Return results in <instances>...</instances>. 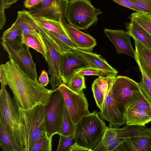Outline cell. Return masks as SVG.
I'll return each instance as SVG.
<instances>
[{
	"mask_svg": "<svg viewBox=\"0 0 151 151\" xmlns=\"http://www.w3.org/2000/svg\"><path fill=\"white\" fill-rule=\"evenodd\" d=\"M5 83L11 90L19 108L29 109L38 104L46 105L52 89L42 86L24 73L12 61L0 65Z\"/></svg>",
	"mask_w": 151,
	"mask_h": 151,
	"instance_id": "1",
	"label": "cell"
},
{
	"mask_svg": "<svg viewBox=\"0 0 151 151\" xmlns=\"http://www.w3.org/2000/svg\"><path fill=\"white\" fill-rule=\"evenodd\" d=\"M19 111L25 151H32L37 141L47 133L45 106L38 104L27 109L19 108Z\"/></svg>",
	"mask_w": 151,
	"mask_h": 151,
	"instance_id": "2",
	"label": "cell"
},
{
	"mask_svg": "<svg viewBox=\"0 0 151 151\" xmlns=\"http://www.w3.org/2000/svg\"><path fill=\"white\" fill-rule=\"evenodd\" d=\"M107 128L97 112L94 111L83 117L76 124V143L93 151L101 141Z\"/></svg>",
	"mask_w": 151,
	"mask_h": 151,
	"instance_id": "3",
	"label": "cell"
},
{
	"mask_svg": "<svg viewBox=\"0 0 151 151\" xmlns=\"http://www.w3.org/2000/svg\"><path fill=\"white\" fill-rule=\"evenodd\" d=\"M0 121L15 142L25 150L19 107L6 88L0 91Z\"/></svg>",
	"mask_w": 151,
	"mask_h": 151,
	"instance_id": "4",
	"label": "cell"
},
{
	"mask_svg": "<svg viewBox=\"0 0 151 151\" xmlns=\"http://www.w3.org/2000/svg\"><path fill=\"white\" fill-rule=\"evenodd\" d=\"M121 143L114 151H151V129L145 126L126 124L116 128Z\"/></svg>",
	"mask_w": 151,
	"mask_h": 151,
	"instance_id": "5",
	"label": "cell"
},
{
	"mask_svg": "<svg viewBox=\"0 0 151 151\" xmlns=\"http://www.w3.org/2000/svg\"><path fill=\"white\" fill-rule=\"evenodd\" d=\"M103 12L94 7L89 0L68 1L66 18L69 24L81 30L96 24L98 16Z\"/></svg>",
	"mask_w": 151,
	"mask_h": 151,
	"instance_id": "6",
	"label": "cell"
},
{
	"mask_svg": "<svg viewBox=\"0 0 151 151\" xmlns=\"http://www.w3.org/2000/svg\"><path fill=\"white\" fill-rule=\"evenodd\" d=\"M65 104L62 93L57 87L52 90L48 102L45 106L46 127L51 136L59 134Z\"/></svg>",
	"mask_w": 151,
	"mask_h": 151,
	"instance_id": "7",
	"label": "cell"
},
{
	"mask_svg": "<svg viewBox=\"0 0 151 151\" xmlns=\"http://www.w3.org/2000/svg\"><path fill=\"white\" fill-rule=\"evenodd\" d=\"M1 44L7 53L10 60L14 62L30 78L37 81L36 64L32 60L29 47L23 42L20 45H14L1 41Z\"/></svg>",
	"mask_w": 151,
	"mask_h": 151,
	"instance_id": "8",
	"label": "cell"
},
{
	"mask_svg": "<svg viewBox=\"0 0 151 151\" xmlns=\"http://www.w3.org/2000/svg\"><path fill=\"white\" fill-rule=\"evenodd\" d=\"M58 87L63 95L66 106L73 123L76 124L84 116L90 113L88 104L84 93H76L62 83Z\"/></svg>",
	"mask_w": 151,
	"mask_h": 151,
	"instance_id": "9",
	"label": "cell"
},
{
	"mask_svg": "<svg viewBox=\"0 0 151 151\" xmlns=\"http://www.w3.org/2000/svg\"><path fill=\"white\" fill-rule=\"evenodd\" d=\"M111 86L104 92V98L102 109L98 114L102 120L109 122V127L116 128L126 124L125 107L124 105L119 103L113 98Z\"/></svg>",
	"mask_w": 151,
	"mask_h": 151,
	"instance_id": "10",
	"label": "cell"
},
{
	"mask_svg": "<svg viewBox=\"0 0 151 151\" xmlns=\"http://www.w3.org/2000/svg\"><path fill=\"white\" fill-rule=\"evenodd\" d=\"M36 24L37 31L41 35L46 48L47 52L43 56L48 65L49 73L50 76L49 83L52 90H54L62 82L59 68L60 52L50 39Z\"/></svg>",
	"mask_w": 151,
	"mask_h": 151,
	"instance_id": "11",
	"label": "cell"
},
{
	"mask_svg": "<svg viewBox=\"0 0 151 151\" xmlns=\"http://www.w3.org/2000/svg\"><path fill=\"white\" fill-rule=\"evenodd\" d=\"M68 0H43L29 9L32 15L42 16L58 20L66 18Z\"/></svg>",
	"mask_w": 151,
	"mask_h": 151,
	"instance_id": "12",
	"label": "cell"
},
{
	"mask_svg": "<svg viewBox=\"0 0 151 151\" xmlns=\"http://www.w3.org/2000/svg\"><path fill=\"white\" fill-rule=\"evenodd\" d=\"M90 67L86 61L72 52H60V75L62 82L65 84L77 73L75 70Z\"/></svg>",
	"mask_w": 151,
	"mask_h": 151,
	"instance_id": "13",
	"label": "cell"
},
{
	"mask_svg": "<svg viewBox=\"0 0 151 151\" xmlns=\"http://www.w3.org/2000/svg\"><path fill=\"white\" fill-rule=\"evenodd\" d=\"M139 89L138 83L128 77L121 76L115 77L111 88L113 98L124 105L134 92Z\"/></svg>",
	"mask_w": 151,
	"mask_h": 151,
	"instance_id": "14",
	"label": "cell"
},
{
	"mask_svg": "<svg viewBox=\"0 0 151 151\" xmlns=\"http://www.w3.org/2000/svg\"><path fill=\"white\" fill-rule=\"evenodd\" d=\"M104 33L114 45L117 54L124 53L135 59V50L131 43V36L128 31L105 28Z\"/></svg>",
	"mask_w": 151,
	"mask_h": 151,
	"instance_id": "15",
	"label": "cell"
},
{
	"mask_svg": "<svg viewBox=\"0 0 151 151\" xmlns=\"http://www.w3.org/2000/svg\"><path fill=\"white\" fill-rule=\"evenodd\" d=\"M67 36L75 45L81 50L91 52L96 45V40L88 34L83 32L66 22L61 20Z\"/></svg>",
	"mask_w": 151,
	"mask_h": 151,
	"instance_id": "16",
	"label": "cell"
},
{
	"mask_svg": "<svg viewBox=\"0 0 151 151\" xmlns=\"http://www.w3.org/2000/svg\"><path fill=\"white\" fill-rule=\"evenodd\" d=\"M134 39L135 47V60L151 80V50L138 40Z\"/></svg>",
	"mask_w": 151,
	"mask_h": 151,
	"instance_id": "17",
	"label": "cell"
},
{
	"mask_svg": "<svg viewBox=\"0 0 151 151\" xmlns=\"http://www.w3.org/2000/svg\"><path fill=\"white\" fill-rule=\"evenodd\" d=\"M72 52L85 59L91 67L109 71H118L111 66L100 55L90 51L80 50L76 48H74Z\"/></svg>",
	"mask_w": 151,
	"mask_h": 151,
	"instance_id": "18",
	"label": "cell"
},
{
	"mask_svg": "<svg viewBox=\"0 0 151 151\" xmlns=\"http://www.w3.org/2000/svg\"><path fill=\"white\" fill-rule=\"evenodd\" d=\"M37 25L50 39L60 52H72L74 48H76L67 36L49 31Z\"/></svg>",
	"mask_w": 151,
	"mask_h": 151,
	"instance_id": "19",
	"label": "cell"
},
{
	"mask_svg": "<svg viewBox=\"0 0 151 151\" xmlns=\"http://www.w3.org/2000/svg\"><path fill=\"white\" fill-rule=\"evenodd\" d=\"M122 141L117 137L116 128L107 127L101 141L93 151H114Z\"/></svg>",
	"mask_w": 151,
	"mask_h": 151,
	"instance_id": "20",
	"label": "cell"
},
{
	"mask_svg": "<svg viewBox=\"0 0 151 151\" xmlns=\"http://www.w3.org/2000/svg\"><path fill=\"white\" fill-rule=\"evenodd\" d=\"M1 40L14 45H20L23 42V33L18 15L15 22L3 32Z\"/></svg>",
	"mask_w": 151,
	"mask_h": 151,
	"instance_id": "21",
	"label": "cell"
},
{
	"mask_svg": "<svg viewBox=\"0 0 151 151\" xmlns=\"http://www.w3.org/2000/svg\"><path fill=\"white\" fill-rule=\"evenodd\" d=\"M130 20L127 25V31L134 39L151 50V35L134 20Z\"/></svg>",
	"mask_w": 151,
	"mask_h": 151,
	"instance_id": "22",
	"label": "cell"
},
{
	"mask_svg": "<svg viewBox=\"0 0 151 151\" xmlns=\"http://www.w3.org/2000/svg\"><path fill=\"white\" fill-rule=\"evenodd\" d=\"M124 106L126 124L145 126V124L151 121L150 115L130 106Z\"/></svg>",
	"mask_w": 151,
	"mask_h": 151,
	"instance_id": "23",
	"label": "cell"
},
{
	"mask_svg": "<svg viewBox=\"0 0 151 151\" xmlns=\"http://www.w3.org/2000/svg\"><path fill=\"white\" fill-rule=\"evenodd\" d=\"M17 14L19 17L23 35H33L42 40L41 35L37 31L36 23L29 11L24 9L20 11Z\"/></svg>",
	"mask_w": 151,
	"mask_h": 151,
	"instance_id": "24",
	"label": "cell"
},
{
	"mask_svg": "<svg viewBox=\"0 0 151 151\" xmlns=\"http://www.w3.org/2000/svg\"><path fill=\"white\" fill-rule=\"evenodd\" d=\"M32 15L35 22L40 26L49 31L67 36L60 20L32 14Z\"/></svg>",
	"mask_w": 151,
	"mask_h": 151,
	"instance_id": "25",
	"label": "cell"
},
{
	"mask_svg": "<svg viewBox=\"0 0 151 151\" xmlns=\"http://www.w3.org/2000/svg\"><path fill=\"white\" fill-rule=\"evenodd\" d=\"M125 105L142 110L151 115V102L140 89L134 92Z\"/></svg>",
	"mask_w": 151,
	"mask_h": 151,
	"instance_id": "26",
	"label": "cell"
},
{
	"mask_svg": "<svg viewBox=\"0 0 151 151\" xmlns=\"http://www.w3.org/2000/svg\"><path fill=\"white\" fill-rule=\"evenodd\" d=\"M0 145L3 151H25L14 140L0 121Z\"/></svg>",
	"mask_w": 151,
	"mask_h": 151,
	"instance_id": "27",
	"label": "cell"
},
{
	"mask_svg": "<svg viewBox=\"0 0 151 151\" xmlns=\"http://www.w3.org/2000/svg\"><path fill=\"white\" fill-rule=\"evenodd\" d=\"M23 43L40 52L43 55H45L47 52L42 39L41 40L33 35H23Z\"/></svg>",
	"mask_w": 151,
	"mask_h": 151,
	"instance_id": "28",
	"label": "cell"
},
{
	"mask_svg": "<svg viewBox=\"0 0 151 151\" xmlns=\"http://www.w3.org/2000/svg\"><path fill=\"white\" fill-rule=\"evenodd\" d=\"M75 72L83 76L94 75L103 77L116 76L118 73V71H109L91 67L76 70Z\"/></svg>",
	"mask_w": 151,
	"mask_h": 151,
	"instance_id": "29",
	"label": "cell"
},
{
	"mask_svg": "<svg viewBox=\"0 0 151 151\" xmlns=\"http://www.w3.org/2000/svg\"><path fill=\"white\" fill-rule=\"evenodd\" d=\"M130 16V19L134 20L151 35V15L136 12Z\"/></svg>",
	"mask_w": 151,
	"mask_h": 151,
	"instance_id": "30",
	"label": "cell"
},
{
	"mask_svg": "<svg viewBox=\"0 0 151 151\" xmlns=\"http://www.w3.org/2000/svg\"><path fill=\"white\" fill-rule=\"evenodd\" d=\"M76 124L72 122L67 108L65 106L63 122L59 134L68 136L75 133Z\"/></svg>",
	"mask_w": 151,
	"mask_h": 151,
	"instance_id": "31",
	"label": "cell"
},
{
	"mask_svg": "<svg viewBox=\"0 0 151 151\" xmlns=\"http://www.w3.org/2000/svg\"><path fill=\"white\" fill-rule=\"evenodd\" d=\"M66 85L70 89L76 93H83V90L86 88L84 77L77 73L70 79Z\"/></svg>",
	"mask_w": 151,
	"mask_h": 151,
	"instance_id": "32",
	"label": "cell"
},
{
	"mask_svg": "<svg viewBox=\"0 0 151 151\" xmlns=\"http://www.w3.org/2000/svg\"><path fill=\"white\" fill-rule=\"evenodd\" d=\"M138 66L142 76V79L138 83L139 87L146 97L151 102V80L141 67Z\"/></svg>",
	"mask_w": 151,
	"mask_h": 151,
	"instance_id": "33",
	"label": "cell"
},
{
	"mask_svg": "<svg viewBox=\"0 0 151 151\" xmlns=\"http://www.w3.org/2000/svg\"><path fill=\"white\" fill-rule=\"evenodd\" d=\"M52 137L47 133L37 141L34 145L32 151H52Z\"/></svg>",
	"mask_w": 151,
	"mask_h": 151,
	"instance_id": "34",
	"label": "cell"
},
{
	"mask_svg": "<svg viewBox=\"0 0 151 151\" xmlns=\"http://www.w3.org/2000/svg\"><path fill=\"white\" fill-rule=\"evenodd\" d=\"M57 151H69L70 147L76 142L75 133L68 136L59 135Z\"/></svg>",
	"mask_w": 151,
	"mask_h": 151,
	"instance_id": "35",
	"label": "cell"
},
{
	"mask_svg": "<svg viewBox=\"0 0 151 151\" xmlns=\"http://www.w3.org/2000/svg\"><path fill=\"white\" fill-rule=\"evenodd\" d=\"M91 88L96 104L100 110H101L104 100V94L95 80L92 84Z\"/></svg>",
	"mask_w": 151,
	"mask_h": 151,
	"instance_id": "36",
	"label": "cell"
},
{
	"mask_svg": "<svg viewBox=\"0 0 151 151\" xmlns=\"http://www.w3.org/2000/svg\"><path fill=\"white\" fill-rule=\"evenodd\" d=\"M132 2L140 12L151 15V0H128Z\"/></svg>",
	"mask_w": 151,
	"mask_h": 151,
	"instance_id": "37",
	"label": "cell"
},
{
	"mask_svg": "<svg viewBox=\"0 0 151 151\" xmlns=\"http://www.w3.org/2000/svg\"><path fill=\"white\" fill-rule=\"evenodd\" d=\"M120 5L128 8L136 12H140L139 10L131 1L128 0H112Z\"/></svg>",
	"mask_w": 151,
	"mask_h": 151,
	"instance_id": "38",
	"label": "cell"
},
{
	"mask_svg": "<svg viewBox=\"0 0 151 151\" xmlns=\"http://www.w3.org/2000/svg\"><path fill=\"white\" fill-rule=\"evenodd\" d=\"M40 83L42 86H46L49 82V79L47 72L44 70L42 71L39 78Z\"/></svg>",
	"mask_w": 151,
	"mask_h": 151,
	"instance_id": "39",
	"label": "cell"
},
{
	"mask_svg": "<svg viewBox=\"0 0 151 151\" xmlns=\"http://www.w3.org/2000/svg\"><path fill=\"white\" fill-rule=\"evenodd\" d=\"M43 0H25L24 2L25 8L30 9L41 2Z\"/></svg>",
	"mask_w": 151,
	"mask_h": 151,
	"instance_id": "40",
	"label": "cell"
},
{
	"mask_svg": "<svg viewBox=\"0 0 151 151\" xmlns=\"http://www.w3.org/2000/svg\"><path fill=\"white\" fill-rule=\"evenodd\" d=\"M90 151L88 149L78 145L76 142L71 146L69 151Z\"/></svg>",
	"mask_w": 151,
	"mask_h": 151,
	"instance_id": "41",
	"label": "cell"
},
{
	"mask_svg": "<svg viewBox=\"0 0 151 151\" xmlns=\"http://www.w3.org/2000/svg\"><path fill=\"white\" fill-rule=\"evenodd\" d=\"M0 81L1 83V89L2 90L5 89L6 85L5 81L4 76L2 69L0 68Z\"/></svg>",
	"mask_w": 151,
	"mask_h": 151,
	"instance_id": "42",
	"label": "cell"
},
{
	"mask_svg": "<svg viewBox=\"0 0 151 151\" xmlns=\"http://www.w3.org/2000/svg\"><path fill=\"white\" fill-rule=\"evenodd\" d=\"M4 8L7 9L10 7L13 4L15 3L18 0H3Z\"/></svg>",
	"mask_w": 151,
	"mask_h": 151,
	"instance_id": "43",
	"label": "cell"
}]
</instances>
